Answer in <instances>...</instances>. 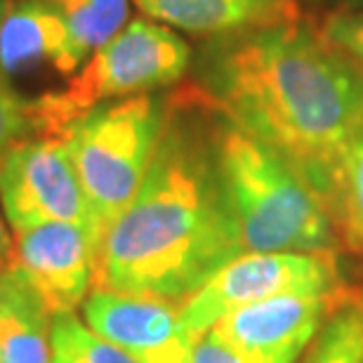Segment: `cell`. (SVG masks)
<instances>
[{
  "label": "cell",
  "mask_w": 363,
  "mask_h": 363,
  "mask_svg": "<svg viewBox=\"0 0 363 363\" xmlns=\"http://www.w3.org/2000/svg\"><path fill=\"white\" fill-rule=\"evenodd\" d=\"M321 31L363 71V7L330 14Z\"/></svg>",
  "instance_id": "d6986e66"
},
{
  "label": "cell",
  "mask_w": 363,
  "mask_h": 363,
  "mask_svg": "<svg viewBox=\"0 0 363 363\" xmlns=\"http://www.w3.org/2000/svg\"><path fill=\"white\" fill-rule=\"evenodd\" d=\"M0 206L12 234L38 224L71 222L88 231L99 250L90 203L62 137H31L3 158Z\"/></svg>",
  "instance_id": "52a82bcc"
},
{
  "label": "cell",
  "mask_w": 363,
  "mask_h": 363,
  "mask_svg": "<svg viewBox=\"0 0 363 363\" xmlns=\"http://www.w3.org/2000/svg\"><path fill=\"white\" fill-rule=\"evenodd\" d=\"M189 62L191 50L170 26L128 21L67 83L33 99L38 137H62L76 116L104 101L168 88L184 76Z\"/></svg>",
  "instance_id": "5b68a950"
},
{
  "label": "cell",
  "mask_w": 363,
  "mask_h": 363,
  "mask_svg": "<svg viewBox=\"0 0 363 363\" xmlns=\"http://www.w3.org/2000/svg\"><path fill=\"white\" fill-rule=\"evenodd\" d=\"M363 354V300L347 302L314 340L302 363H359Z\"/></svg>",
  "instance_id": "2e32d148"
},
{
  "label": "cell",
  "mask_w": 363,
  "mask_h": 363,
  "mask_svg": "<svg viewBox=\"0 0 363 363\" xmlns=\"http://www.w3.org/2000/svg\"><path fill=\"white\" fill-rule=\"evenodd\" d=\"M147 17L191 33H231L297 19L295 0H135Z\"/></svg>",
  "instance_id": "7c38bea8"
},
{
  "label": "cell",
  "mask_w": 363,
  "mask_h": 363,
  "mask_svg": "<svg viewBox=\"0 0 363 363\" xmlns=\"http://www.w3.org/2000/svg\"><path fill=\"white\" fill-rule=\"evenodd\" d=\"M14 236V267L52 316L74 314L94 286L92 236L78 224H38Z\"/></svg>",
  "instance_id": "9c48e42d"
},
{
  "label": "cell",
  "mask_w": 363,
  "mask_h": 363,
  "mask_svg": "<svg viewBox=\"0 0 363 363\" xmlns=\"http://www.w3.org/2000/svg\"><path fill=\"white\" fill-rule=\"evenodd\" d=\"M342 290L333 250L243 252L179 304V321L199 340L231 311L281 295H330Z\"/></svg>",
  "instance_id": "8992f818"
},
{
  "label": "cell",
  "mask_w": 363,
  "mask_h": 363,
  "mask_svg": "<svg viewBox=\"0 0 363 363\" xmlns=\"http://www.w3.org/2000/svg\"><path fill=\"white\" fill-rule=\"evenodd\" d=\"M45 3L62 17L85 60L128 24L130 0H45Z\"/></svg>",
  "instance_id": "5bb4252c"
},
{
  "label": "cell",
  "mask_w": 363,
  "mask_h": 363,
  "mask_svg": "<svg viewBox=\"0 0 363 363\" xmlns=\"http://www.w3.org/2000/svg\"><path fill=\"white\" fill-rule=\"evenodd\" d=\"M335 215L345 222L352 241L363 248V137L345 163Z\"/></svg>",
  "instance_id": "ac0fdd59"
},
{
  "label": "cell",
  "mask_w": 363,
  "mask_h": 363,
  "mask_svg": "<svg viewBox=\"0 0 363 363\" xmlns=\"http://www.w3.org/2000/svg\"><path fill=\"white\" fill-rule=\"evenodd\" d=\"M52 314L14 267L0 269V363H50Z\"/></svg>",
  "instance_id": "4fadbf2b"
},
{
  "label": "cell",
  "mask_w": 363,
  "mask_h": 363,
  "mask_svg": "<svg viewBox=\"0 0 363 363\" xmlns=\"http://www.w3.org/2000/svg\"><path fill=\"white\" fill-rule=\"evenodd\" d=\"M50 363H137L133 357L97 335L74 314L52 316V357Z\"/></svg>",
  "instance_id": "9a60e30c"
},
{
  "label": "cell",
  "mask_w": 363,
  "mask_h": 363,
  "mask_svg": "<svg viewBox=\"0 0 363 363\" xmlns=\"http://www.w3.org/2000/svg\"><path fill=\"white\" fill-rule=\"evenodd\" d=\"M359 363H363V354H361V361H359Z\"/></svg>",
  "instance_id": "603a6c76"
},
{
  "label": "cell",
  "mask_w": 363,
  "mask_h": 363,
  "mask_svg": "<svg viewBox=\"0 0 363 363\" xmlns=\"http://www.w3.org/2000/svg\"><path fill=\"white\" fill-rule=\"evenodd\" d=\"M199 85L335 213L345 163L363 137V71L323 31L293 19L217 35L201 55Z\"/></svg>",
  "instance_id": "6da1fadb"
},
{
  "label": "cell",
  "mask_w": 363,
  "mask_h": 363,
  "mask_svg": "<svg viewBox=\"0 0 363 363\" xmlns=\"http://www.w3.org/2000/svg\"><path fill=\"white\" fill-rule=\"evenodd\" d=\"M12 0H0V24H3ZM38 137V123L33 113V99L14 90L0 71V163L19 142Z\"/></svg>",
  "instance_id": "e0dca14e"
},
{
  "label": "cell",
  "mask_w": 363,
  "mask_h": 363,
  "mask_svg": "<svg viewBox=\"0 0 363 363\" xmlns=\"http://www.w3.org/2000/svg\"><path fill=\"white\" fill-rule=\"evenodd\" d=\"M83 321L137 363H191L194 340L175 304L94 288L83 302Z\"/></svg>",
  "instance_id": "30bf717a"
},
{
  "label": "cell",
  "mask_w": 363,
  "mask_h": 363,
  "mask_svg": "<svg viewBox=\"0 0 363 363\" xmlns=\"http://www.w3.org/2000/svg\"><path fill=\"white\" fill-rule=\"evenodd\" d=\"M217 118L201 90L170 97L147 177L99 243L94 288L179 307L245 252L220 170Z\"/></svg>",
  "instance_id": "7a4b0ae2"
},
{
  "label": "cell",
  "mask_w": 363,
  "mask_h": 363,
  "mask_svg": "<svg viewBox=\"0 0 363 363\" xmlns=\"http://www.w3.org/2000/svg\"><path fill=\"white\" fill-rule=\"evenodd\" d=\"M168 108L170 97L133 94L88 108L64 130L62 140L90 203L99 243L140 191Z\"/></svg>",
  "instance_id": "277c9868"
},
{
  "label": "cell",
  "mask_w": 363,
  "mask_h": 363,
  "mask_svg": "<svg viewBox=\"0 0 363 363\" xmlns=\"http://www.w3.org/2000/svg\"><path fill=\"white\" fill-rule=\"evenodd\" d=\"M14 262V236L7 220L0 213V269H7Z\"/></svg>",
  "instance_id": "44dd1931"
},
{
  "label": "cell",
  "mask_w": 363,
  "mask_h": 363,
  "mask_svg": "<svg viewBox=\"0 0 363 363\" xmlns=\"http://www.w3.org/2000/svg\"><path fill=\"white\" fill-rule=\"evenodd\" d=\"M83 62L67 24L45 0H12L0 24V71L14 90L24 94L26 85L48 78H62L64 85Z\"/></svg>",
  "instance_id": "8fae6325"
},
{
  "label": "cell",
  "mask_w": 363,
  "mask_h": 363,
  "mask_svg": "<svg viewBox=\"0 0 363 363\" xmlns=\"http://www.w3.org/2000/svg\"><path fill=\"white\" fill-rule=\"evenodd\" d=\"M347 302L342 290L330 295H281L231 311L213 333L248 363H295Z\"/></svg>",
  "instance_id": "ba28073f"
},
{
  "label": "cell",
  "mask_w": 363,
  "mask_h": 363,
  "mask_svg": "<svg viewBox=\"0 0 363 363\" xmlns=\"http://www.w3.org/2000/svg\"><path fill=\"white\" fill-rule=\"evenodd\" d=\"M191 363H248V361L236 350H231L222 337H217L213 330H208L206 335H201L194 342Z\"/></svg>",
  "instance_id": "ffe728a7"
},
{
  "label": "cell",
  "mask_w": 363,
  "mask_h": 363,
  "mask_svg": "<svg viewBox=\"0 0 363 363\" xmlns=\"http://www.w3.org/2000/svg\"><path fill=\"white\" fill-rule=\"evenodd\" d=\"M345 3H350L352 7H363V0H345Z\"/></svg>",
  "instance_id": "7402d4cb"
},
{
  "label": "cell",
  "mask_w": 363,
  "mask_h": 363,
  "mask_svg": "<svg viewBox=\"0 0 363 363\" xmlns=\"http://www.w3.org/2000/svg\"><path fill=\"white\" fill-rule=\"evenodd\" d=\"M217 156L245 252L333 250L335 234L328 208L314 189L276 151L222 113Z\"/></svg>",
  "instance_id": "3957f363"
}]
</instances>
